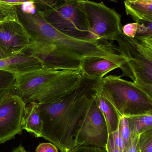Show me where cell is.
I'll use <instances>...</instances> for the list:
<instances>
[{
  "label": "cell",
  "mask_w": 152,
  "mask_h": 152,
  "mask_svg": "<svg viewBox=\"0 0 152 152\" xmlns=\"http://www.w3.org/2000/svg\"><path fill=\"white\" fill-rule=\"evenodd\" d=\"M83 1H89V0H83ZM108 1H111L112 2H117V1L116 0H108Z\"/></svg>",
  "instance_id": "cell-32"
},
{
  "label": "cell",
  "mask_w": 152,
  "mask_h": 152,
  "mask_svg": "<svg viewBox=\"0 0 152 152\" xmlns=\"http://www.w3.org/2000/svg\"><path fill=\"white\" fill-rule=\"evenodd\" d=\"M137 31L135 37L146 38L152 37V21H143L137 23Z\"/></svg>",
  "instance_id": "cell-21"
},
{
  "label": "cell",
  "mask_w": 152,
  "mask_h": 152,
  "mask_svg": "<svg viewBox=\"0 0 152 152\" xmlns=\"http://www.w3.org/2000/svg\"><path fill=\"white\" fill-rule=\"evenodd\" d=\"M81 69L59 70L43 68L17 76L12 93L26 104L47 103L68 94L85 79Z\"/></svg>",
  "instance_id": "cell-3"
},
{
  "label": "cell",
  "mask_w": 152,
  "mask_h": 152,
  "mask_svg": "<svg viewBox=\"0 0 152 152\" xmlns=\"http://www.w3.org/2000/svg\"><path fill=\"white\" fill-rule=\"evenodd\" d=\"M34 12L16 6L18 20L29 36L26 50L39 59L44 68L59 70L80 69L81 61L98 56L101 46L94 39H80L65 34L54 28L37 9Z\"/></svg>",
  "instance_id": "cell-1"
},
{
  "label": "cell",
  "mask_w": 152,
  "mask_h": 152,
  "mask_svg": "<svg viewBox=\"0 0 152 152\" xmlns=\"http://www.w3.org/2000/svg\"><path fill=\"white\" fill-rule=\"evenodd\" d=\"M18 20L16 6L0 4V22Z\"/></svg>",
  "instance_id": "cell-20"
},
{
  "label": "cell",
  "mask_w": 152,
  "mask_h": 152,
  "mask_svg": "<svg viewBox=\"0 0 152 152\" xmlns=\"http://www.w3.org/2000/svg\"><path fill=\"white\" fill-rule=\"evenodd\" d=\"M138 152H139V151H138Z\"/></svg>",
  "instance_id": "cell-33"
},
{
  "label": "cell",
  "mask_w": 152,
  "mask_h": 152,
  "mask_svg": "<svg viewBox=\"0 0 152 152\" xmlns=\"http://www.w3.org/2000/svg\"><path fill=\"white\" fill-rule=\"evenodd\" d=\"M127 15L137 23L152 21V0H125Z\"/></svg>",
  "instance_id": "cell-13"
},
{
  "label": "cell",
  "mask_w": 152,
  "mask_h": 152,
  "mask_svg": "<svg viewBox=\"0 0 152 152\" xmlns=\"http://www.w3.org/2000/svg\"><path fill=\"white\" fill-rule=\"evenodd\" d=\"M137 147L139 152H152V129L139 135Z\"/></svg>",
  "instance_id": "cell-18"
},
{
  "label": "cell",
  "mask_w": 152,
  "mask_h": 152,
  "mask_svg": "<svg viewBox=\"0 0 152 152\" xmlns=\"http://www.w3.org/2000/svg\"><path fill=\"white\" fill-rule=\"evenodd\" d=\"M26 152H27V151H26Z\"/></svg>",
  "instance_id": "cell-34"
},
{
  "label": "cell",
  "mask_w": 152,
  "mask_h": 152,
  "mask_svg": "<svg viewBox=\"0 0 152 152\" xmlns=\"http://www.w3.org/2000/svg\"><path fill=\"white\" fill-rule=\"evenodd\" d=\"M43 122L38 110V104L31 102L26 105L23 117L22 129L33 134L35 137H42Z\"/></svg>",
  "instance_id": "cell-14"
},
{
  "label": "cell",
  "mask_w": 152,
  "mask_h": 152,
  "mask_svg": "<svg viewBox=\"0 0 152 152\" xmlns=\"http://www.w3.org/2000/svg\"><path fill=\"white\" fill-rule=\"evenodd\" d=\"M36 152H59L58 148L51 143H43L37 147Z\"/></svg>",
  "instance_id": "cell-25"
},
{
  "label": "cell",
  "mask_w": 152,
  "mask_h": 152,
  "mask_svg": "<svg viewBox=\"0 0 152 152\" xmlns=\"http://www.w3.org/2000/svg\"><path fill=\"white\" fill-rule=\"evenodd\" d=\"M125 63L120 55L111 58H89L82 61L81 69L84 76L91 79H101L111 71L120 68Z\"/></svg>",
  "instance_id": "cell-11"
},
{
  "label": "cell",
  "mask_w": 152,
  "mask_h": 152,
  "mask_svg": "<svg viewBox=\"0 0 152 152\" xmlns=\"http://www.w3.org/2000/svg\"><path fill=\"white\" fill-rule=\"evenodd\" d=\"M37 0H0V4L10 6H20L24 4L31 3L35 4Z\"/></svg>",
  "instance_id": "cell-26"
},
{
  "label": "cell",
  "mask_w": 152,
  "mask_h": 152,
  "mask_svg": "<svg viewBox=\"0 0 152 152\" xmlns=\"http://www.w3.org/2000/svg\"><path fill=\"white\" fill-rule=\"evenodd\" d=\"M105 150L107 152H121L118 149L114 143L112 133L109 134L108 142Z\"/></svg>",
  "instance_id": "cell-28"
},
{
  "label": "cell",
  "mask_w": 152,
  "mask_h": 152,
  "mask_svg": "<svg viewBox=\"0 0 152 152\" xmlns=\"http://www.w3.org/2000/svg\"><path fill=\"white\" fill-rule=\"evenodd\" d=\"M12 152H26L22 145H20Z\"/></svg>",
  "instance_id": "cell-30"
},
{
  "label": "cell",
  "mask_w": 152,
  "mask_h": 152,
  "mask_svg": "<svg viewBox=\"0 0 152 152\" xmlns=\"http://www.w3.org/2000/svg\"><path fill=\"white\" fill-rule=\"evenodd\" d=\"M93 92L95 102L104 117L109 134L113 133L117 129L120 118L112 106L105 99L97 93Z\"/></svg>",
  "instance_id": "cell-15"
},
{
  "label": "cell",
  "mask_w": 152,
  "mask_h": 152,
  "mask_svg": "<svg viewBox=\"0 0 152 152\" xmlns=\"http://www.w3.org/2000/svg\"><path fill=\"white\" fill-rule=\"evenodd\" d=\"M82 1L89 25L90 39L102 42L116 41L122 32L121 15L103 2Z\"/></svg>",
  "instance_id": "cell-7"
},
{
  "label": "cell",
  "mask_w": 152,
  "mask_h": 152,
  "mask_svg": "<svg viewBox=\"0 0 152 152\" xmlns=\"http://www.w3.org/2000/svg\"><path fill=\"white\" fill-rule=\"evenodd\" d=\"M138 24L137 22L128 23L122 26V32L125 35L134 38L136 35Z\"/></svg>",
  "instance_id": "cell-24"
},
{
  "label": "cell",
  "mask_w": 152,
  "mask_h": 152,
  "mask_svg": "<svg viewBox=\"0 0 152 152\" xmlns=\"http://www.w3.org/2000/svg\"><path fill=\"white\" fill-rule=\"evenodd\" d=\"M131 134V143L130 146L126 152H138L137 145L139 135Z\"/></svg>",
  "instance_id": "cell-29"
},
{
  "label": "cell",
  "mask_w": 152,
  "mask_h": 152,
  "mask_svg": "<svg viewBox=\"0 0 152 152\" xmlns=\"http://www.w3.org/2000/svg\"><path fill=\"white\" fill-rule=\"evenodd\" d=\"M29 44V36L18 20L0 22V49L7 58L22 52Z\"/></svg>",
  "instance_id": "cell-10"
},
{
  "label": "cell",
  "mask_w": 152,
  "mask_h": 152,
  "mask_svg": "<svg viewBox=\"0 0 152 152\" xmlns=\"http://www.w3.org/2000/svg\"><path fill=\"white\" fill-rule=\"evenodd\" d=\"M131 134L139 135L152 129V113L126 117Z\"/></svg>",
  "instance_id": "cell-16"
},
{
  "label": "cell",
  "mask_w": 152,
  "mask_h": 152,
  "mask_svg": "<svg viewBox=\"0 0 152 152\" xmlns=\"http://www.w3.org/2000/svg\"><path fill=\"white\" fill-rule=\"evenodd\" d=\"M68 152H107L105 149L88 146V145H76Z\"/></svg>",
  "instance_id": "cell-23"
},
{
  "label": "cell",
  "mask_w": 152,
  "mask_h": 152,
  "mask_svg": "<svg viewBox=\"0 0 152 152\" xmlns=\"http://www.w3.org/2000/svg\"><path fill=\"white\" fill-rule=\"evenodd\" d=\"M41 68L40 61L26 51L0 59V70L9 71L17 75L38 70Z\"/></svg>",
  "instance_id": "cell-12"
},
{
  "label": "cell",
  "mask_w": 152,
  "mask_h": 152,
  "mask_svg": "<svg viewBox=\"0 0 152 152\" xmlns=\"http://www.w3.org/2000/svg\"><path fill=\"white\" fill-rule=\"evenodd\" d=\"M116 41V50L125 60L120 76L130 78L152 96V37L131 38L121 32Z\"/></svg>",
  "instance_id": "cell-5"
},
{
  "label": "cell",
  "mask_w": 152,
  "mask_h": 152,
  "mask_svg": "<svg viewBox=\"0 0 152 152\" xmlns=\"http://www.w3.org/2000/svg\"><path fill=\"white\" fill-rule=\"evenodd\" d=\"M17 75L9 71L0 70V101L13 92Z\"/></svg>",
  "instance_id": "cell-17"
},
{
  "label": "cell",
  "mask_w": 152,
  "mask_h": 152,
  "mask_svg": "<svg viewBox=\"0 0 152 152\" xmlns=\"http://www.w3.org/2000/svg\"><path fill=\"white\" fill-rule=\"evenodd\" d=\"M7 58V56L2 52L1 49H0V59H2L5 58Z\"/></svg>",
  "instance_id": "cell-31"
},
{
  "label": "cell",
  "mask_w": 152,
  "mask_h": 152,
  "mask_svg": "<svg viewBox=\"0 0 152 152\" xmlns=\"http://www.w3.org/2000/svg\"><path fill=\"white\" fill-rule=\"evenodd\" d=\"M40 11L46 20L61 33L78 39H91L82 0H64Z\"/></svg>",
  "instance_id": "cell-6"
},
{
  "label": "cell",
  "mask_w": 152,
  "mask_h": 152,
  "mask_svg": "<svg viewBox=\"0 0 152 152\" xmlns=\"http://www.w3.org/2000/svg\"><path fill=\"white\" fill-rule=\"evenodd\" d=\"M92 89L112 106L119 118L152 113V96L120 76L97 80Z\"/></svg>",
  "instance_id": "cell-4"
},
{
  "label": "cell",
  "mask_w": 152,
  "mask_h": 152,
  "mask_svg": "<svg viewBox=\"0 0 152 152\" xmlns=\"http://www.w3.org/2000/svg\"><path fill=\"white\" fill-rule=\"evenodd\" d=\"M97 80L86 77L79 87L62 98L38 104L43 122L42 137L55 145L61 152H68L76 146L77 131L93 100L92 87Z\"/></svg>",
  "instance_id": "cell-2"
},
{
  "label": "cell",
  "mask_w": 152,
  "mask_h": 152,
  "mask_svg": "<svg viewBox=\"0 0 152 152\" xmlns=\"http://www.w3.org/2000/svg\"><path fill=\"white\" fill-rule=\"evenodd\" d=\"M26 105L19 96L12 93L0 101V144L22 133Z\"/></svg>",
  "instance_id": "cell-9"
},
{
  "label": "cell",
  "mask_w": 152,
  "mask_h": 152,
  "mask_svg": "<svg viewBox=\"0 0 152 152\" xmlns=\"http://www.w3.org/2000/svg\"><path fill=\"white\" fill-rule=\"evenodd\" d=\"M119 127L120 135L124 142V151L123 152H126L130 146L131 138V132L126 117L123 116L120 118Z\"/></svg>",
  "instance_id": "cell-19"
},
{
  "label": "cell",
  "mask_w": 152,
  "mask_h": 152,
  "mask_svg": "<svg viewBox=\"0 0 152 152\" xmlns=\"http://www.w3.org/2000/svg\"><path fill=\"white\" fill-rule=\"evenodd\" d=\"M108 137L106 121L95 102L93 95V100L79 123L75 137L76 146L88 145L105 149Z\"/></svg>",
  "instance_id": "cell-8"
},
{
  "label": "cell",
  "mask_w": 152,
  "mask_h": 152,
  "mask_svg": "<svg viewBox=\"0 0 152 152\" xmlns=\"http://www.w3.org/2000/svg\"><path fill=\"white\" fill-rule=\"evenodd\" d=\"M113 135V140L114 143L116 145L118 149L121 152H124V145L123 142V139L120 135V132L119 127L118 126L117 130L112 133Z\"/></svg>",
  "instance_id": "cell-27"
},
{
  "label": "cell",
  "mask_w": 152,
  "mask_h": 152,
  "mask_svg": "<svg viewBox=\"0 0 152 152\" xmlns=\"http://www.w3.org/2000/svg\"><path fill=\"white\" fill-rule=\"evenodd\" d=\"M64 0H37L35 4V9L42 11L49 8H52L61 3Z\"/></svg>",
  "instance_id": "cell-22"
}]
</instances>
